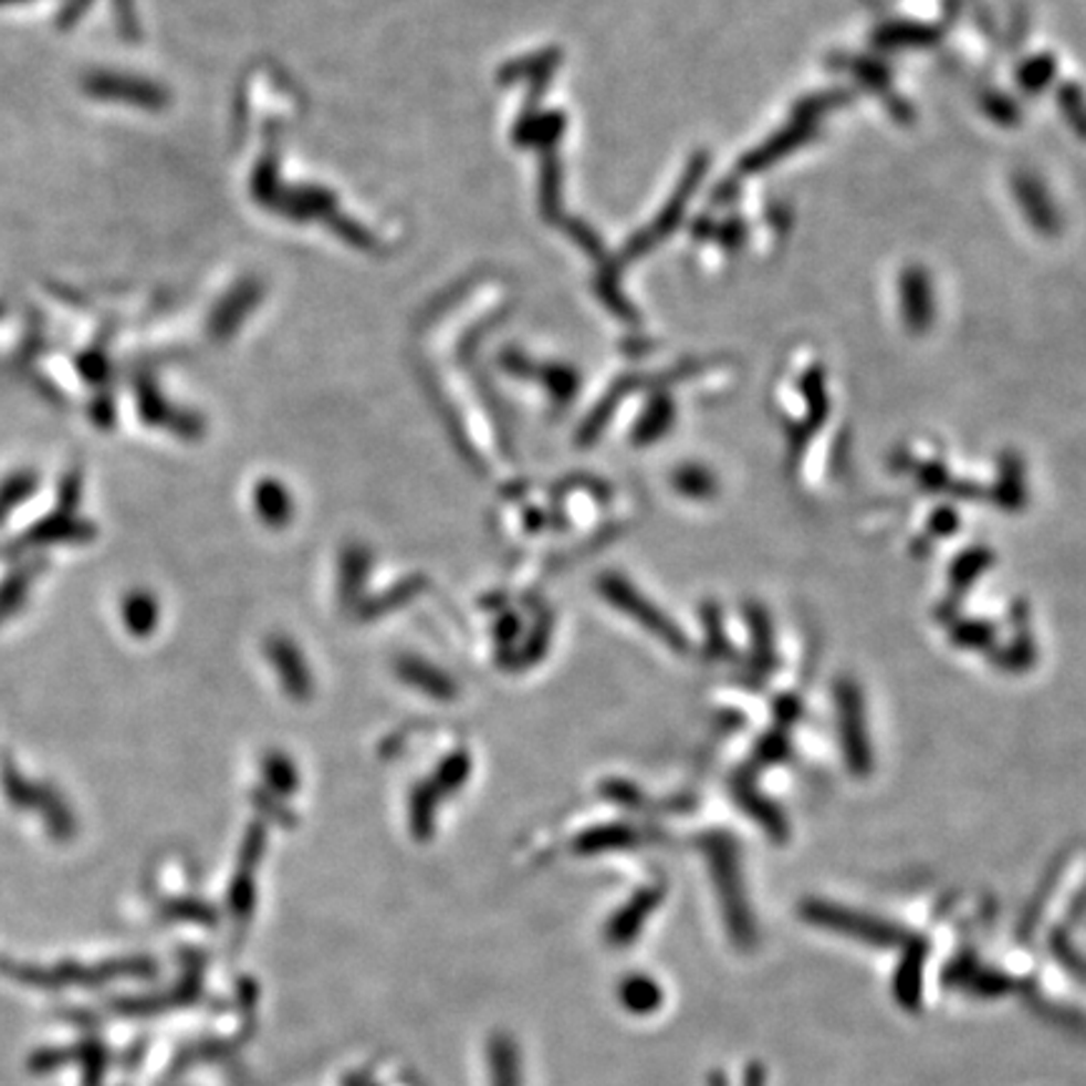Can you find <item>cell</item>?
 Listing matches in <instances>:
<instances>
[{
	"label": "cell",
	"mask_w": 1086,
	"mask_h": 1086,
	"mask_svg": "<svg viewBox=\"0 0 1086 1086\" xmlns=\"http://www.w3.org/2000/svg\"><path fill=\"white\" fill-rule=\"evenodd\" d=\"M748 616H750V627H752V639H754V667L762 669V671H770L772 669V661H775V655H772V634H770V624H767V614L760 609V606H748Z\"/></svg>",
	"instance_id": "6"
},
{
	"label": "cell",
	"mask_w": 1086,
	"mask_h": 1086,
	"mask_svg": "<svg viewBox=\"0 0 1086 1086\" xmlns=\"http://www.w3.org/2000/svg\"><path fill=\"white\" fill-rule=\"evenodd\" d=\"M765 1079H767L765 1069H762L760 1064H752L748 1069V1076H744V1086H765Z\"/></svg>",
	"instance_id": "12"
},
{
	"label": "cell",
	"mask_w": 1086,
	"mask_h": 1086,
	"mask_svg": "<svg viewBox=\"0 0 1086 1086\" xmlns=\"http://www.w3.org/2000/svg\"><path fill=\"white\" fill-rule=\"evenodd\" d=\"M953 639L961 644V647H975V649H981V647H989L991 639H993V629L989 627V624H981V622H969V624H961L959 629L953 631Z\"/></svg>",
	"instance_id": "8"
},
{
	"label": "cell",
	"mask_w": 1086,
	"mask_h": 1086,
	"mask_svg": "<svg viewBox=\"0 0 1086 1086\" xmlns=\"http://www.w3.org/2000/svg\"><path fill=\"white\" fill-rule=\"evenodd\" d=\"M803 918H807L810 923L817 928H827V931L858 938V941L880 948L896 946L900 938H904L896 926L883 923L878 918L855 913V910L848 908L823 904V900H807V904H803Z\"/></svg>",
	"instance_id": "2"
},
{
	"label": "cell",
	"mask_w": 1086,
	"mask_h": 1086,
	"mask_svg": "<svg viewBox=\"0 0 1086 1086\" xmlns=\"http://www.w3.org/2000/svg\"><path fill=\"white\" fill-rule=\"evenodd\" d=\"M714 1086H727V1082H722V1079H717V1082H714Z\"/></svg>",
	"instance_id": "13"
},
{
	"label": "cell",
	"mask_w": 1086,
	"mask_h": 1086,
	"mask_svg": "<svg viewBox=\"0 0 1086 1086\" xmlns=\"http://www.w3.org/2000/svg\"><path fill=\"white\" fill-rule=\"evenodd\" d=\"M787 754V740L782 734H770V738L762 742L760 748V760H780Z\"/></svg>",
	"instance_id": "10"
},
{
	"label": "cell",
	"mask_w": 1086,
	"mask_h": 1086,
	"mask_svg": "<svg viewBox=\"0 0 1086 1086\" xmlns=\"http://www.w3.org/2000/svg\"><path fill=\"white\" fill-rule=\"evenodd\" d=\"M931 529H933L936 533H941V536H943V533H951V531H956V513H953V511H948V509H946V511H938V513L933 515V521H931Z\"/></svg>",
	"instance_id": "11"
},
{
	"label": "cell",
	"mask_w": 1086,
	"mask_h": 1086,
	"mask_svg": "<svg viewBox=\"0 0 1086 1086\" xmlns=\"http://www.w3.org/2000/svg\"><path fill=\"white\" fill-rule=\"evenodd\" d=\"M1031 659H1034V649H1031V639L1028 637H1019L1014 641V647H1011L1006 655H1003L999 661H1001V667H1006V669H1024L1031 665Z\"/></svg>",
	"instance_id": "9"
},
{
	"label": "cell",
	"mask_w": 1086,
	"mask_h": 1086,
	"mask_svg": "<svg viewBox=\"0 0 1086 1086\" xmlns=\"http://www.w3.org/2000/svg\"><path fill=\"white\" fill-rule=\"evenodd\" d=\"M707 853H710V860H712L714 883H717V890H720L727 926H730V936L740 948H752L758 931H754V920L748 908V898H744L738 848H734L730 837L717 835L707 843Z\"/></svg>",
	"instance_id": "1"
},
{
	"label": "cell",
	"mask_w": 1086,
	"mask_h": 1086,
	"mask_svg": "<svg viewBox=\"0 0 1086 1086\" xmlns=\"http://www.w3.org/2000/svg\"><path fill=\"white\" fill-rule=\"evenodd\" d=\"M835 702H837V722H840L843 752L845 758H848V767L850 772H855V775H868L873 770V754H870L868 727H865L860 689L855 687V682H850V679H843V682H837Z\"/></svg>",
	"instance_id": "3"
},
{
	"label": "cell",
	"mask_w": 1086,
	"mask_h": 1086,
	"mask_svg": "<svg viewBox=\"0 0 1086 1086\" xmlns=\"http://www.w3.org/2000/svg\"><path fill=\"white\" fill-rule=\"evenodd\" d=\"M926 956H928V946L920 941V938H913V941L906 946V953L896 971V999L900 1001V1006L908 1011H916L920 1006Z\"/></svg>",
	"instance_id": "4"
},
{
	"label": "cell",
	"mask_w": 1086,
	"mask_h": 1086,
	"mask_svg": "<svg viewBox=\"0 0 1086 1086\" xmlns=\"http://www.w3.org/2000/svg\"><path fill=\"white\" fill-rule=\"evenodd\" d=\"M738 797H740V803L742 807L748 810V813L754 817V821L762 823V827H767V833L772 837H787V825L785 821H782V815L777 813L775 807H772L765 797H760L758 793H754V787H752V782L750 780H744L738 785Z\"/></svg>",
	"instance_id": "5"
},
{
	"label": "cell",
	"mask_w": 1086,
	"mask_h": 1086,
	"mask_svg": "<svg viewBox=\"0 0 1086 1086\" xmlns=\"http://www.w3.org/2000/svg\"><path fill=\"white\" fill-rule=\"evenodd\" d=\"M989 561H991V554L989 551H983V549H973L969 551V554L961 556L959 561H956V566H953V586L956 588H963V586H969L975 576H979L983 568L989 566Z\"/></svg>",
	"instance_id": "7"
}]
</instances>
